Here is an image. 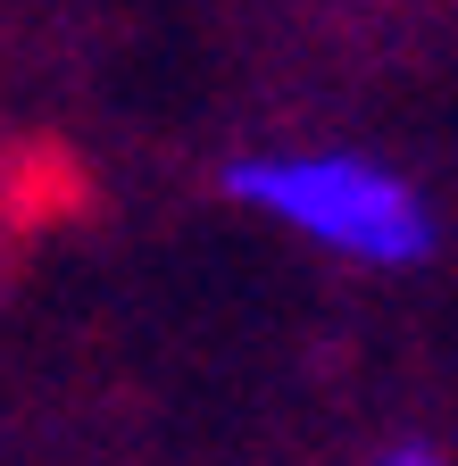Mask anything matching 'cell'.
<instances>
[{
    "mask_svg": "<svg viewBox=\"0 0 458 466\" xmlns=\"http://www.w3.org/2000/svg\"><path fill=\"white\" fill-rule=\"evenodd\" d=\"M225 192L359 267H417L433 250V217L417 184L359 150H259L242 167H225Z\"/></svg>",
    "mask_w": 458,
    "mask_h": 466,
    "instance_id": "1",
    "label": "cell"
},
{
    "mask_svg": "<svg viewBox=\"0 0 458 466\" xmlns=\"http://www.w3.org/2000/svg\"><path fill=\"white\" fill-rule=\"evenodd\" d=\"M375 466H450L433 441H392V450H375Z\"/></svg>",
    "mask_w": 458,
    "mask_h": 466,
    "instance_id": "2",
    "label": "cell"
}]
</instances>
